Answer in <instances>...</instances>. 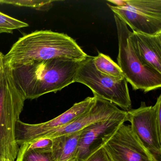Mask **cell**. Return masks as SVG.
I'll return each mask as SVG.
<instances>
[{"instance_id":"obj_22","label":"cell","mask_w":161,"mask_h":161,"mask_svg":"<svg viewBox=\"0 0 161 161\" xmlns=\"http://www.w3.org/2000/svg\"><path fill=\"white\" fill-rule=\"evenodd\" d=\"M0 161H11L9 160H6V159H0Z\"/></svg>"},{"instance_id":"obj_21","label":"cell","mask_w":161,"mask_h":161,"mask_svg":"<svg viewBox=\"0 0 161 161\" xmlns=\"http://www.w3.org/2000/svg\"><path fill=\"white\" fill-rule=\"evenodd\" d=\"M67 161H80L79 160V159L77 158V157H75V156H74V157H72V158H70L69 160H68Z\"/></svg>"},{"instance_id":"obj_16","label":"cell","mask_w":161,"mask_h":161,"mask_svg":"<svg viewBox=\"0 0 161 161\" xmlns=\"http://www.w3.org/2000/svg\"><path fill=\"white\" fill-rule=\"evenodd\" d=\"M29 26L28 23L0 12V34H13L14 30Z\"/></svg>"},{"instance_id":"obj_9","label":"cell","mask_w":161,"mask_h":161,"mask_svg":"<svg viewBox=\"0 0 161 161\" xmlns=\"http://www.w3.org/2000/svg\"><path fill=\"white\" fill-rule=\"evenodd\" d=\"M103 147L111 161H158L140 143L130 125H121Z\"/></svg>"},{"instance_id":"obj_7","label":"cell","mask_w":161,"mask_h":161,"mask_svg":"<svg viewBox=\"0 0 161 161\" xmlns=\"http://www.w3.org/2000/svg\"><path fill=\"white\" fill-rule=\"evenodd\" d=\"M127 121L126 111L120 110L108 118L83 130L80 135L75 157L80 161H86L91 154L103 147L119 127Z\"/></svg>"},{"instance_id":"obj_17","label":"cell","mask_w":161,"mask_h":161,"mask_svg":"<svg viewBox=\"0 0 161 161\" xmlns=\"http://www.w3.org/2000/svg\"><path fill=\"white\" fill-rule=\"evenodd\" d=\"M52 145L53 140L52 138H44L23 144L20 146V147L25 149H33L49 152L52 151Z\"/></svg>"},{"instance_id":"obj_10","label":"cell","mask_w":161,"mask_h":161,"mask_svg":"<svg viewBox=\"0 0 161 161\" xmlns=\"http://www.w3.org/2000/svg\"><path fill=\"white\" fill-rule=\"evenodd\" d=\"M95 97L96 98L95 103L87 112L73 122L51 131L41 138H53L80 131L92 124L108 118L120 110L112 103Z\"/></svg>"},{"instance_id":"obj_3","label":"cell","mask_w":161,"mask_h":161,"mask_svg":"<svg viewBox=\"0 0 161 161\" xmlns=\"http://www.w3.org/2000/svg\"><path fill=\"white\" fill-rule=\"evenodd\" d=\"M0 74V159L15 161L19 146L15 127L25 103V98L15 85L11 68L5 65Z\"/></svg>"},{"instance_id":"obj_6","label":"cell","mask_w":161,"mask_h":161,"mask_svg":"<svg viewBox=\"0 0 161 161\" xmlns=\"http://www.w3.org/2000/svg\"><path fill=\"white\" fill-rule=\"evenodd\" d=\"M107 5L133 32L148 35L161 33V0H126L123 7Z\"/></svg>"},{"instance_id":"obj_20","label":"cell","mask_w":161,"mask_h":161,"mask_svg":"<svg viewBox=\"0 0 161 161\" xmlns=\"http://www.w3.org/2000/svg\"><path fill=\"white\" fill-rule=\"evenodd\" d=\"M4 55L0 52V74H2L5 69Z\"/></svg>"},{"instance_id":"obj_1","label":"cell","mask_w":161,"mask_h":161,"mask_svg":"<svg viewBox=\"0 0 161 161\" xmlns=\"http://www.w3.org/2000/svg\"><path fill=\"white\" fill-rule=\"evenodd\" d=\"M80 62L56 58L9 66L19 91L25 100H33L75 82Z\"/></svg>"},{"instance_id":"obj_5","label":"cell","mask_w":161,"mask_h":161,"mask_svg":"<svg viewBox=\"0 0 161 161\" xmlns=\"http://www.w3.org/2000/svg\"><path fill=\"white\" fill-rule=\"evenodd\" d=\"M93 58L87 55L80 62L75 82L89 87L94 97L110 102L126 112L130 110L131 101L125 78L118 80L101 73L94 66Z\"/></svg>"},{"instance_id":"obj_13","label":"cell","mask_w":161,"mask_h":161,"mask_svg":"<svg viewBox=\"0 0 161 161\" xmlns=\"http://www.w3.org/2000/svg\"><path fill=\"white\" fill-rule=\"evenodd\" d=\"M93 62L96 69L102 74L118 80L125 78L118 64L108 55L99 53L97 56L93 57Z\"/></svg>"},{"instance_id":"obj_2","label":"cell","mask_w":161,"mask_h":161,"mask_svg":"<svg viewBox=\"0 0 161 161\" xmlns=\"http://www.w3.org/2000/svg\"><path fill=\"white\" fill-rule=\"evenodd\" d=\"M87 56L67 35L50 30L36 31L19 38L4 55V63L11 66L56 58L81 62Z\"/></svg>"},{"instance_id":"obj_14","label":"cell","mask_w":161,"mask_h":161,"mask_svg":"<svg viewBox=\"0 0 161 161\" xmlns=\"http://www.w3.org/2000/svg\"><path fill=\"white\" fill-rule=\"evenodd\" d=\"M16 161H55L52 151L25 149L19 147Z\"/></svg>"},{"instance_id":"obj_8","label":"cell","mask_w":161,"mask_h":161,"mask_svg":"<svg viewBox=\"0 0 161 161\" xmlns=\"http://www.w3.org/2000/svg\"><path fill=\"white\" fill-rule=\"evenodd\" d=\"M133 133L154 158L161 160V133L155 121L154 109L144 102L139 108L126 112Z\"/></svg>"},{"instance_id":"obj_15","label":"cell","mask_w":161,"mask_h":161,"mask_svg":"<svg viewBox=\"0 0 161 161\" xmlns=\"http://www.w3.org/2000/svg\"><path fill=\"white\" fill-rule=\"evenodd\" d=\"M55 1L40 0H0V4H9L20 7H30L38 11L47 12L50 10Z\"/></svg>"},{"instance_id":"obj_12","label":"cell","mask_w":161,"mask_h":161,"mask_svg":"<svg viewBox=\"0 0 161 161\" xmlns=\"http://www.w3.org/2000/svg\"><path fill=\"white\" fill-rule=\"evenodd\" d=\"M81 131L52 138V153L55 161H67L75 156Z\"/></svg>"},{"instance_id":"obj_4","label":"cell","mask_w":161,"mask_h":161,"mask_svg":"<svg viewBox=\"0 0 161 161\" xmlns=\"http://www.w3.org/2000/svg\"><path fill=\"white\" fill-rule=\"evenodd\" d=\"M118 37V65L124 78L134 90L145 93L161 87V74L142 64L135 53L128 37L130 31L117 16L114 15Z\"/></svg>"},{"instance_id":"obj_11","label":"cell","mask_w":161,"mask_h":161,"mask_svg":"<svg viewBox=\"0 0 161 161\" xmlns=\"http://www.w3.org/2000/svg\"><path fill=\"white\" fill-rule=\"evenodd\" d=\"M128 39L142 64L161 74V33L148 35L130 31Z\"/></svg>"},{"instance_id":"obj_19","label":"cell","mask_w":161,"mask_h":161,"mask_svg":"<svg viewBox=\"0 0 161 161\" xmlns=\"http://www.w3.org/2000/svg\"><path fill=\"white\" fill-rule=\"evenodd\" d=\"M107 2L115 5L114 6L118 7H123L126 3V0H109Z\"/></svg>"},{"instance_id":"obj_18","label":"cell","mask_w":161,"mask_h":161,"mask_svg":"<svg viewBox=\"0 0 161 161\" xmlns=\"http://www.w3.org/2000/svg\"><path fill=\"white\" fill-rule=\"evenodd\" d=\"M86 161H111L103 146L92 153Z\"/></svg>"}]
</instances>
